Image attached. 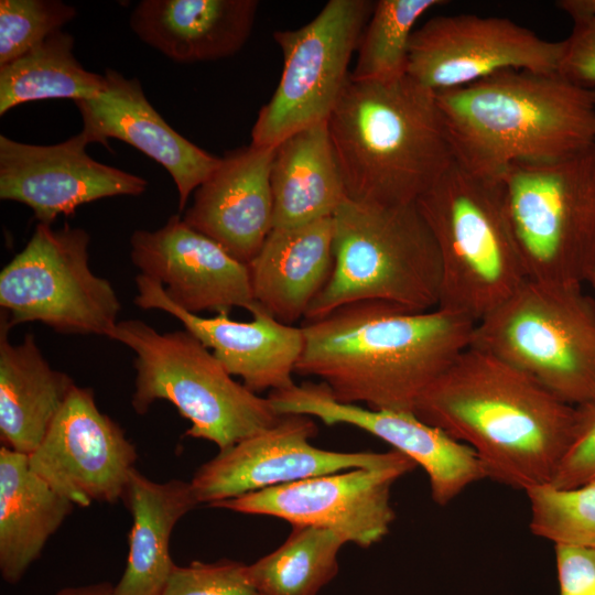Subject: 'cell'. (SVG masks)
Masks as SVG:
<instances>
[{
	"mask_svg": "<svg viewBox=\"0 0 595 595\" xmlns=\"http://www.w3.org/2000/svg\"><path fill=\"white\" fill-rule=\"evenodd\" d=\"M474 325L439 307L346 304L301 326L304 347L295 374L320 378L342 403L414 413L424 390L469 347Z\"/></svg>",
	"mask_w": 595,
	"mask_h": 595,
	"instance_id": "cell-1",
	"label": "cell"
},
{
	"mask_svg": "<svg viewBox=\"0 0 595 595\" xmlns=\"http://www.w3.org/2000/svg\"><path fill=\"white\" fill-rule=\"evenodd\" d=\"M414 414L470 446L487 478L523 491L551 483L576 423L575 407L470 346L424 390Z\"/></svg>",
	"mask_w": 595,
	"mask_h": 595,
	"instance_id": "cell-2",
	"label": "cell"
},
{
	"mask_svg": "<svg viewBox=\"0 0 595 595\" xmlns=\"http://www.w3.org/2000/svg\"><path fill=\"white\" fill-rule=\"evenodd\" d=\"M435 94L455 163L480 177L595 144V89L558 73L508 69Z\"/></svg>",
	"mask_w": 595,
	"mask_h": 595,
	"instance_id": "cell-3",
	"label": "cell"
},
{
	"mask_svg": "<svg viewBox=\"0 0 595 595\" xmlns=\"http://www.w3.org/2000/svg\"><path fill=\"white\" fill-rule=\"evenodd\" d=\"M327 126L354 202L416 203L455 162L436 94L408 75L349 79Z\"/></svg>",
	"mask_w": 595,
	"mask_h": 595,
	"instance_id": "cell-4",
	"label": "cell"
},
{
	"mask_svg": "<svg viewBox=\"0 0 595 595\" xmlns=\"http://www.w3.org/2000/svg\"><path fill=\"white\" fill-rule=\"evenodd\" d=\"M333 221L332 274L305 321L361 301L385 302L409 312L437 307L440 253L416 203L381 205L346 198Z\"/></svg>",
	"mask_w": 595,
	"mask_h": 595,
	"instance_id": "cell-5",
	"label": "cell"
},
{
	"mask_svg": "<svg viewBox=\"0 0 595 595\" xmlns=\"http://www.w3.org/2000/svg\"><path fill=\"white\" fill-rule=\"evenodd\" d=\"M437 245V307L478 322L527 280L500 180L457 163L416 201Z\"/></svg>",
	"mask_w": 595,
	"mask_h": 595,
	"instance_id": "cell-6",
	"label": "cell"
},
{
	"mask_svg": "<svg viewBox=\"0 0 595 595\" xmlns=\"http://www.w3.org/2000/svg\"><path fill=\"white\" fill-rule=\"evenodd\" d=\"M134 353L131 404L144 414L158 400L174 404L191 422L186 435L220 450L275 424L281 414L231 378L220 361L185 328L160 333L141 320L119 321L109 337Z\"/></svg>",
	"mask_w": 595,
	"mask_h": 595,
	"instance_id": "cell-7",
	"label": "cell"
},
{
	"mask_svg": "<svg viewBox=\"0 0 595 595\" xmlns=\"http://www.w3.org/2000/svg\"><path fill=\"white\" fill-rule=\"evenodd\" d=\"M469 346L570 405L595 402V300L582 285L527 279L475 323Z\"/></svg>",
	"mask_w": 595,
	"mask_h": 595,
	"instance_id": "cell-8",
	"label": "cell"
},
{
	"mask_svg": "<svg viewBox=\"0 0 595 595\" xmlns=\"http://www.w3.org/2000/svg\"><path fill=\"white\" fill-rule=\"evenodd\" d=\"M528 280L583 285L595 271V144L511 165L500 177Z\"/></svg>",
	"mask_w": 595,
	"mask_h": 595,
	"instance_id": "cell-9",
	"label": "cell"
},
{
	"mask_svg": "<svg viewBox=\"0 0 595 595\" xmlns=\"http://www.w3.org/2000/svg\"><path fill=\"white\" fill-rule=\"evenodd\" d=\"M89 241L80 227L36 225L0 272V306L11 326L40 322L57 333L111 336L121 303L89 268Z\"/></svg>",
	"mask_w": 595,
	"mask_h": 595,
	"instance_id": "cell-10",
	"label": "cell"
},
{
	"mask_svg": "<svg viewBox=\"0 0 595 595\" xmlns=\"http://www.w3.org/2000/svg\"><path fill=\"white\" fill-rule=\"evenodd\" d=\"M374 6L368 0H329L306 25L273 33L283 71L271 99L259 110L251 144L275 148L328 120L349 82V62Z\"/></svg>",
	"mask_w": 595,
	"mask_h": 595,
	"instance_id": "cell-11",
	"label": "cell"
},
{
	"mask_svg": "<svg viewBox=\"0 0 595 595\" xmlns=\"http://www.w3.org/2000/svg\"><path fill=\"white\" fill-rule=\"evenodd\" d=\"M563 48L564 40H545L509 19L439 15L412 33L407 75L440 93L508 69L553 74Z\"/></svg>",
	"mask_w": 595,
	"mask_h": 595,
	"instance_id": "cell-12",
	"label": "cell"
},
{
	"mask_svg": "<svg viewBox=\"0 0 595 595\" xmlns=\"http://www.w3.org/2000/svg\"><path fill=\"white\" fill-rule=\"evenodd\" d=\"M416 467L402 455L377 467L353 468L279 485L214 502L209 507L270 516L294 526L337 532L346 542L369 548L389 532L396 515L393 484Z\"/></svg>",
	"mask_w": 595,
	"mask_h": 595,
	"instance_id": "cell-13",
	"label": "cell"
},
{
	"mask_svg": "<svg viewBox=\"0 0 595 595\" xmlns=\"http://www.w3.org/2000/svg\"><path fill=\"white\" fill-rule=\"evenodd\" d=\"M314 418L282 414L272 426L220 450L195 472L191 485L199 504L208 506L247 493L320 475L363 467H377L403 454L391 450L336 452L316 447Z\"/></svg>",
	"mask_w": 595,
	"mask_h": 595,
	"instance_id": "cell-14",
	"label": "cell"
},
{
	"mask_svg": "<svg viewBox=\"0 0 595 595\" xmlns=\"http://www.w3.org/2000/svg\"><path fill=\"white\" fill-rule=\"evenodd\" d=\"M28 456L37 476L79 507L122 500L138 459L125 431L98 409L94 391L76 385Z\"/></svg>",
	"mask_w": 595,
	"mask_h": 595,
	"instance_id": "cell-15",
	"label": "cell"
},
{
	"mask_svg": "<svg viewBox=\"0 0 595 595\" xmlns=\"http://www.w3.org/2000/svg\"><path fill=\"white\" fill-rule=\"evenodd\" d=\"M269 400L279 414H305L326 425L349 424L388 443L421 466L431 497L446 506L472 484L486 477L474 450L412 412L374 410L334 399L323 383L303 382L271 391Z\"/></svg>",
	"mask_w": 595,
	"mask_h": 595,
	"instance_id": "cell-16",
	"label": "cell"
},
{
	"mask_svg": "<svg viewBox=\"0 0 595 595\" xmlns=\"http://www.w3.org/2000/svg\"><path fill=\"white\" fill-rule=\"evenodd\" d=\"M79 132L68 140L36 145L0 136V198L29 206L40 224L73 215L83 204L145 192L141 176L88 155Z\"/></svg>",
	"mask_w": 595,
	"mask_h": 595,
	"instance_id": "cell-17",
	"label": "cell"
},
{
	"mask_svg": "<svg viewBox=\"0 0 595 595\" xmlns=\"http://www.w3.org/2000/svg\"><path fill=\"white\" fill-rule=\"evenodd\" d=\"M130 246L140 274L160 282L166 296L190 313L249 311L256 304L248 264L178 215L156 230H136Z\"/></svg>",
	"mask_w": 595,
	"mask_h": 595,
	"instance_id": "cell-18",
	"label": "cell"
},
{
	"mask_svg": "<svg viewBox=\"0 0 595 595\" xmlns=\"http://www.w3.org/2000/svg\"><path fill=\"white\" fill-rule=\"evenodd\" d=\"M134 281L138 307L174 316L249 390L275 391L294 385L292 375L304 347L302 327L281 323L258 303L249 310V322L231 320L228 312L201 316L175 305L160 282L140 273Z\"/></svg>",
	"mask_w": 595,
	"mask_h": 595,
	"instance_id": "cell-19",
	"label": "cell"
},
{
	"mask_svg": "<svg viewBox=\"0 0 595 595\" xmlns=\"http://www.w3.org/2000/svg\"><path fill=\"white\" fill-rule=\"evenodd\" d=\"M106 85L94 98L75 101L82 119L80 133L89 143L108 147L118 139L161 164L173 178L183 210L190 195L216 170L215 156L177 133L147 99L138 78H126L107 68Z\"/></svg>",
	"mask_w": 595,
	"mask_h": 595,
	"instance_id": "cell-20",
	"label": "cell"
},
{
	"mask_svg": "<svg viewBox=\"0 0 595 595\" xmlns=\"http://www.w3.org/2000/svg\"><path fill=\"white\" fill-rule=\"evenodd\" d=\"M274 152L275 148L250 144L226 153L195 190L183 216L190 227L246 264L273 229L270 174Z\"/></svg>",
	"mask_w": 595,
	"mask_h": 595,
	"instance_id": "cell-21",
	"label": "cell"
},
{
	"mask_svg": "<svg viewBox=\"0 0 595 595\" xmlns=\"http://www.w3.org/2000/svg\"><path fill=\"white\" fill-rule=\"evenodd\" d=\"M256 0H142L130 26L137 36L178 63L237 53L251 34Z\"/></svg>",
	"mask_w": 595,
	"mask_h": 595,
	"instance_id": "cell-22",
	"label": "cell"
},
{
	"mask_svg": "<svg viewBox=\"0 0 595 595\" xmlns=\"http://www.w3.org/2000/svg\"><path fill=\"white\" fill-rule=\"evenodd\" d=\"M333 240V216L273 228L248 263L256 303L288 325L305 317L332 274Z\"/></svg>",
	"mask_w": 595,
	"mask_h": 595,
	"instance_id": "cell-23",
	"label": "cell"
},
{
	"mask_svg": "<svg viewBox=\"0 0 595 595\" xmlns=\"http://www.w3.org/2000/svg\"><path fill=\"white\" fill-rule=\"evenodd\" d=\"M6 314L0 321V437L3 446L30 455L43 441L75 386L51 367L32 333L9 340Z\"/></svg>",
	"mask_w": 595,
	"mask_h": 595,
	"instance_id": "cell-24",
	"label": "cell"
},
{
	"mask_svg": "<svg viewBox=\"0 0 595 595\" xmlns=\"http://www.w3.org/2000/svg\"><path fill=\"white\" fill-rule=\"evenodd\" d=\"M122 501L132 516L125 572L116 595H160L173 566L170 539L175 524L198 500L191 482L156 483L134 468Z\"/></svg>",
	"mask_w": 595,
	"mask_h": 595,
	"instance_id": "cell-25",
	"label": "cell"
},
{
	"mask_svg": "<svg viewBox=\"0 0 595 595\" xmlns=\"http://www.w3.org/2000/svg\"><path fill=\"white\" fill-rule=\"evenodd\" d=\"M29 465V456L0 448V573L17 584L73 511Z\"/></svg>",
	"mask_w": 595,
	"mask_h": 595,
	"instance_id": "cell-26",
	"label": "cell"
},
{
	"mask_svg": "<svg viewBox=\"0 0 595 595\" xmlns=\"http://www.w3.org/2000/svg\"><path fill=\"white\" fill-rule=\"evenodd\" d=\"M270 183L273 228L296 227L335 214L347 197L327 121L275 147Z\"/></svg>",
	"mask_w": 595,
	"mask_h": 595,
	"instance_id": "cell-27",
	"label": "cell"
},
{
	"mask_svg": "<svg viewBox=\"0 0 595 595\" xmlns=\"http://www.w3.org/2000/svg\"><path fill=\"white\" fill-rule=\"evenodd\" d=\"M73 47L74 37L60 30L22 56L0 65V115L29 101L68 98L75 102L97 96L106 77L85 69Z\"/></svg>",
	"mask_w": 595,
	"mask_h": 595,
	"instance_id": "cell-28",
	"label": "cell"
},
{
	"mask_svg": "<svg viewBox=\"0 0 595 595\" xmlns=\"http://www.w3.org/2000/svg\"><path fill=\"white\" fill-rule=\"evenodd\" d=\"M346 543L333 530L294 526L280 547L247 564L249 580L259 595H318L337 575Z\"/></svg>",
	"mask_w": 595,
	"mask_h": 595,
	"instance_id": "cell-29",
	"label": "cell"
},
{
	"mask_svg": "<svg viewBox=\"0 0 595 595\" xmlns=\"http://www.w3.org/2000/svg\"><path fill=\"white\" fill-rule=\"evenodd\" d=\"M443 0H379L358 43L354 82H388L407 75L409 44L416 21Z\"/></svg>",
	"mask_w": 595,
	"mask_h": 595,
	"instance_id": "cell-30",
	"label": "cell"
},
{
	"mask_svg": "<svg viewBox=\"0 0 595 595\" xmlns=\"http://www.w3.org/2000/svg\"><path fill=\"white\" fill-rule=\"evenodd\" d=\"M531 532L555 544L595 548V480L573 488L550 484L532 486Z\"/></svg>",
	"mask_w": 595,
	"mask_h": 595,
	"instance_id": "cell-31",
	"label": "cell"
},
{
	"mask_svg": "<svg viewBox=\"0 0 595 595\" xmlns=\"http://www.w3.org/2000/svg\"><path fill=\"white\" fill-rule=\"evenodd\" d=\"M76 13L75 7L60 0H1L0 65L31 51Z\"/></svg>",
	"mask_w": 595,
	"mask_h": 595,
	"instance_id": "cell-32",
	"label": "cell"
},
{
	"mask_svg": "<svg viewBox=\"0 0 595 595\" xmlns=\"http://www.w3.org/2000/svg\"><path fill=\"white\" fill-rule=\"evenodd\" d=\"M160 595H259L251 584L247 564L221 559L174 565Z\"/></svg>",
	"mask_w": 595,
	"mask_h": 595,
	"instance_id": "cell-33",
	"label": "cell"
},
{
	"mask_svg": "<svg viewBox=\"0 0 595 595\" xmlns=\"http://www.w3.org/2000/svg\"><path fill=\"white\" fill-rule=\"evenodd\" d=\"M575 431L550 485L573 488L595 480V402L575 407Z\"/></svg>",
	"mask_w": 595,
	"mask_h": 595,
	"instance_id": "cell-34",
	"label": "cell"
},
{
	"mask_svg": "<svg viewBox=\"0 0 595 595\" xmlns=\"http://www.w3.org/2000/svg\"><path fill=\"white\" fill-rule=\"evenodd\" d=\"M558 74L575 85L595 89V17L574 23L564 40Z\"/></svg>",
	"mask_w": 595,
	"mask_h": 595,
	"instance_id": "cell-35",
	"label": "cell"
},
{
	"mask_svg": "<svg viewBox=\"0 0 595 595\" xmlns=\"http://www.w3.org/2000/svg\"><path fill=\"white\" fill-rule=\"evenodd\" d=\"M559 595H595V548L555 544Z\"/></svg>",
	"mask_w": 595,
	"mask_h": 595,
	"instance_id": "cell-36",
	"label": "cell"
},
{
	"mask_svg": "<svg viewBox=\"0 0 595 595\" xmlns=\"http://www.w3.org/2000/svg\"><path fill=\"white\" fill-rule=\"evenodd\" d=\"M56 595H116L115 586L108 582L90 584L79 587H66L56 593Z\"/></svg>",
	"mask_w": 595,
	"mask_h": 595,
	"instance_id": "cell-37",
	"label": "cell"
},
{
	"mask_svg": "<svg viewBox=\"0 0 595 595\" xmlns=\"http://www.w3.org/2000/svg\"><path fill=\"white\" fill-rule=\"evenodd\" d=\"M588 282L595 288V271L593 272V274L589 278Z\"/></svg>",
	"mask_w": 595,
	"mask_h": 595,
	"instance_id": "cell-38",
	"label": "cell"
}]
</instances>
